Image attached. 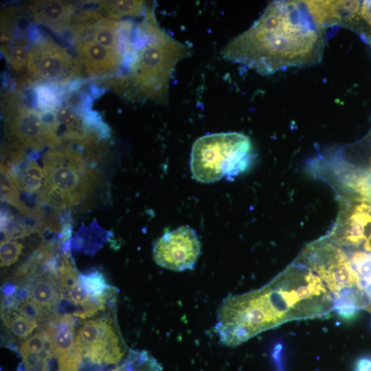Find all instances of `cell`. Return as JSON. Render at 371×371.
<instances>
[{"label":"cell","instance_id":"9","mask_svg":"<svg viewBox=\"0 0 371 371\" xmlns=\"http://www.w3.org/2000/svg\"><path fill=\"white\" fill-rule=\"evenodd\" d=\"M78 59L49 38H44L30 48L26 69L35 78L60 80L80 73Z\"/></svg>","mask_w":371,"mask_h":371},{"label":"cell","instance_id":"22","mask_svg":"<svg viewBox=\"0 0 371 371\" xmlns=\"http://www.w3.org/2000/svg\"><path fill=\"white\" fill-rule=\"evenodd\" d=\"M30 48L25 40L15 41L10 47L6 58L15 71H20L26 67Z\"/></svg>","mask_w":371,"mask_h":371},{"label":"cell","instance_id":"21","mask_svg":"<svg viewBox=\"0 0 371 371\" xmlns=\"http://www.w3.org/2000/svg\"><path fill=\"white\" fill-rule=\"evenodd\" d=\"M349 258L359 278V289L363 292V289L371 282V253L355 251Z\"/></svg>","mask_w":371,"mask_h":371},{"label":"cell","instance_id":"1","mask_svg":"<svg viewBox=\"0 0 371 371\" xmlns=\"http://www.w3.org/2000/svg\"><path fill=\"white\" fill-rule=\"evenodd\" d=\"M333 306L319 277L293 263L260 289L224 299L214 330L222 344L234 347L288 321L327 317Z\"/></svg>","mask_w":371,"mask_h":371},{"label":"cell","instance_id":"11","mask_svg":"<svg viewBox=\"0 0 371 371\" xmlns=\"http://www.w3.org/2000/svg\"><path fill=\"white\" fill-rule=\"evenodd\" d=\"M8 126L14 138L34 150L47 145V128L43 115L35 109L20 105L11 115Z\"/></svg>","mask_w":371,"mask_h":371},{"label":"cell","instance_id":"18","mask_svg":"<svg viewBox=\"0 0 371 371\" xmlns=\"http://www.w3.org/2000/svg\"><path fill=\"white\" fill-rule=\"evenodd\" d=\"M157 361L148 352L131 350L115 368L106 371H161Z\"/></svg>","mask_w":371,"mask_h":371},{"label":"cell","instance_id":"8","mask_svg":"<svg viewBox=\"0 0 371 371\" xmlns=\"http://www.w3.org/2000/svg\"><path fill=\"white\" fill-rule=\"evenodd\" d=\"M201 248L195 230L188 226H181L165 233L155 242L153 256L159 266L183 271L194 268Z\"/></svg>","mask_w":371,"mask_h":371},{"label":"cell","instance_id":"20","mask_svg":"<svg viewBox=\"0 0 371 371\" xmlns=\"http://www.w3.org/2000/svg\"><path fill=\"white\" fill-rule=\"evenodd\" d=\"M78 280L88 294L93 298H99L113 291L109 286L103 274L98 271L78 274Z\"/></svg>","mask_w":371,"mask_h":371},{"label":"cell","instance_id":"16","mask_svg":"<svg viewBox=\"0 0 371 371\" xmlns=\"http://www.w3.org/2000/svg\"><path fill=\"white\" fill-rule=\"evenodd\" d=\"M58 278L57 271H49L32 286L28 296L41 311L52 310L60 297L54 282Z\"/></svg>","mask_w":371,"mask_h":371},{"label":"cell","instance_id":"23","mask_svg":"<svg viewBox=\"0 0 371 371\" xmlns=\"http://www.w3.org/2000/svg\"><path fill=\"white\" fill-rule=\"evenodd\" d=\"M353 30L369 43H371V1H361Z\"/></svg>","mask_w":371,"mask_h":371},{"label":"cell","instance_id":"5","mask_svg":"<svg viewBox=\"0 0 371 371\" xmlns=\"http://www.w3.org/2000/svg\"><path fill=\"white\" fill-rule=\"evenodd\" d=\"M252 146L248 136L236 132L203 135L192 145L190 170L201 183H210L223 177H235L249 166Z\"/></svg>","mask_w":371,"mask_h":371},{"label":"cell","instance_id":"10","mask_svg":"<svg viewBox=\"0 0 371 371\" xmlns=\"http://www.w3.org/2000/svg\"><path fill=\"white\" fill-rule=\"evenodd\" d=\"M371 234V203L350 196L341 201L334 229L328 236L340 246L359 247Z\"/></svg>","mask_w":371,"mask_h":371},{"label":"cell","instance_id":"30","mask_svg":"<svg viewBox=\"0 0 371 371\" xmlns=\"http://www.w3.org/2000/svg\"><path fill=\"white\" fill-rule=\"evenodd\" d=\"M38 104L41 109L46 111H52L54 103V96L50 90L45 87H40L37 91Z\"/></svg>","mask_w":371,"mask_h":371},{"label":"cell","instance_id":"24","mask_svg":"<svg viewBox=\"0 0 371 371\" xmlns=\"http://www.w3.org/2000/svg\"><path fill=\"white\" fill-rule=\"evenodd\" d=\"M3 321L12 334L21 339L27 337L37 324L30 322L21 314H14L12 317L3 319Z\"/></svg>","mask_w":371,"mask_h":371},{"label":"cell","instance_id":"6","mask_svg":"<svg viewBox=\"0 0 371 371\" xmlns=\"http://www.w3.org/2000/svg\"><path fill=\"white\" fill-rule=\"evenodd\" d=\"M298 260L317 274L335 299L350 298L360 290L359 278L350 258L328 237L308 244Z\"/></svg>","mask_w":371,"mask_h":371},{"label":"cell","instance_id":"3","mask_svg":"<svg viewBox=\"0 0 371 371\" xmlns=\"http://www.w3.org/2000/svg\"><path fill=\"white\" fill-rule=\"evenodd\" d=\"M137 58L131 74L122 76L124 91L132 97H143L164 104L176 65L190 52V48L175 40L158 25L150 8L135 29Z\"/></svg>","mask_w":371,"mask_h":371},{"label":"cell","instance_id":"26","mask_svg":"<svg viewBox=\"0 0 371 371\" xmlns=\"http://www.w3.org/2000/svg\"><path fill=\"white\" fill-rule=\"evenodd\" d=\"M23 249V245L15 240H10L1 243V267H8L19 258Z\"/></svg>","mask_w":371,"mask_h":371},{"label":"cell","instance_id":"13","mask_svg":"<svg viewBox=\"0 0 371 371\" xmlns=\"http://www.w3.org/2000/svg\"><path fill=\"white\" fill-rule=\"evenodd\" d=\"M29 10L36 23L56 31L67 27L75 14L73 5L57 0L34 1Z\"/></svg>","mask_w":371,"mask_h":371},{"label":"cell","instance_id":"2","mask_svg":"<svg viewBox=\"0 0 371 371\" xmlns=\"http://www.w3.org/2000/svg\"><path fill=\"white\" fill-rule=\"evenodd\" d=\"M326 30L305 1H273L249 29L227 43L222 54L261 74L309 66L323 57Z\"/></svg>","mask_w":371,"mask_h":371},{"label":"cell","instance_id":"25","mask_svg":"<svg viewBox=\"0 0 371 371\" xmlns=\"http://www.w3.org/2000/svg\"><path fill=\"white\" fill-rule=\"evenodd\" d=\"M59 278L63 291H67L70 288L79 283L78 275L70 261L69 253L64 254L59 267Z\"/></svg>","mask_w":371,"mask_h":371},{"label":"cell","instance_id":"29","mask_svg":"<svg viewBox=\"0 0 371 371\" xmlns=\"http://www.w3.org/2000/svg\"><path fill=\"white\" fill-rule=\"evenodd\" d=\"M67 292L69 300L76 305L82 306L91 299L80 283L70 288Z\"/></svg>","mask_w":371,"mask_h":371},{"label":"cell","instance_id":"19","mask_svg":"<svg viewBox=\"0 0 371 371\" xmlns=\"http://www.w3.org/2000/svg\"><path fill=\"white\" fill-rule=\"evenodd\" d=\"M108 234L109 232L100 227L95 222L89 227L82 226L76 236L71 240V247L84 249L88 252L89 245H92L96 251L108 238Z\"/></svg>","mask_w":371,"mask_h":371},{"label":"cell","instance_id":"12","mask_svg":"<svg viewBox=\"0 0 371 371\" xmlns=\"http://www.w3.org/2000/svg\"><path fill=\"white\" fill-rule=\"evenodd\" d=\"M78 61L88 75L103 74L126 63V53L103 47L91 40L74 41Z\"/></svg>","mask_w":371,"mask_h":371},{"label":"cell","instance_id":"17","mask_svg":"<svg viewBox=\"0 0 371 371\" xmlns=\"http://www.w3.org/2000/svg\"><path fill=\"white\" fill-rule=\"evenodd\" d=\"M101 8L109 18L121 19L124 17H137L146 14L150 8L145 1L135 0L97 1Z\"/></svg>","mask_w":371,"mask_h":371},{"label":"cell","instance_id":"28","mask_svg":"<svg viewBox=\"0 0 371 371\" xmlns=\"http://www.w3.org/2000/svg\"><path fill=\"white\" fill-rule=\"evenodd\" d=\"M19 314L31 322L37 324V321L41 316V311L30 300L29 296L22 302L19 307Z\"/></svg>","mask_w":371,"mask_h":371},{"label":"cell","instance_id":"31","mask_svg":"<svg viewBox=\"0 0 371 371\" xmlns=\"http://www.w3.org/2000/svg\"><path fill=\"white\" fill-rule=\"evenodd\" d=\"M15 291L16 287L14 284H7L4 285L2 289L3 295L6 298L13 296Z\"/></svg>","mask_w":371,"mask_h":371},{"label":"cell","instance_id":"7","mask_svg":"<svg viewBox=\"0 0 371 371\" xmlns=\"http://www.w3.org/2000/svg\"><path fill=\"white\" fill-rule=\"evenodd\" d=\"M75 344L82 357L95 365H115L126 352L113 325L106 320L83 322L75 337Z\"/></svg>","mask_w":371,"mask_h":371},{"label":"cell","instance_id":"4","mask_svg":"<svg viewBox=\"0 0 371 371\" xmlns=\"http://www.w3.org/2000/svg\"><path fill=\"white\" fill-rule=\"evenodd\" d=\"M45 182L41 203L58 210L79 203L96 184L95 172L80 150L70 147L48 151L43 158Z\"/></svg>","mask_w":371,"mask_h":371},{"label":"cell","instance_id":"14","mask_svg":"<svg viewBox=\"0 0 371 371\" xmlns=\"http://www.w3.org/2000/svg\"><path fill=\"white\" fill-rule=\"evenodd\" d=\"M5 165L19 190L27 194H39L44 185L45 175L43 169L35 160L28 159L25 161L23 158Z\"/></svg>","mask_w":371,"mask_h":371},{"label":"cell","instance_id":"15","mask_svg":"<svg viewBox=\"0 0 371 371\" xmlns=\"http://www.w3.org/2000/svg\"><path fill=\"white\" fill-rule=\"evenodd\" d=\"M344 165L343 183L350 192V196L358 197L371 203V157L363 166Z\"/></svg>","mask_w":371,"mask_h":371},{"label":"cell","instance_id":"27","mask_svg":"<svg viewBox=\"0 0 371 371\" xmlns=\"http://www.w3.org/2000/svg\"><path fill=\"white\" fill-rule=\"evenodd\" d=\"M44 344L43 330H42L25 341L21 344L19 352L30 351L39 353L43 349Z\"/></svg>","mask_w":371,"mask_h":371}]
</instances>
